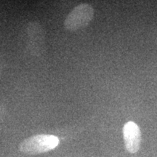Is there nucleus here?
<instances>
[{
    "label": "nucleus",
    "mask_w": 157,
    "mask_h": 157,
    "mask_svg": "<svg viewBox=\"0 0 157 157\" xmlns=\"http://www.w3.org/2000/svg\"><path fill=\"white\" fill-rule=\"evenodd\" d=\"M59 144L58 137L52 135H36L25 139L19 145V151L23 154L36 155L53 150Z\"/></svg>",
    "instance_id": "f257e3e1"
},
{
    "label": "nucleus",
    "mask_w": 157,
    "mask_h": 157,
    "mask_svg": "<svg viewBox=\"0 0 157 157\" xmlns=\"http://www.w3.org/2000/svg\"><path fill=\"white\" fill-rule=\"evenodd\" d=\"M95 11L88 3H81L72 10L66 16L63 23L65 29L76 31L87 27L93 21Z\"/></svg>",
    "instance_id": "f03ea898"
},
{
    "label": "nucleus",
    "mask_w": 157,
    "mask_h": 157,
    "mask_svg": "<svg viewBox=\"0 0 157 157\" xmlns=\"http://www.w3.org/2000/svg\"><path fill=\"white\" fill-rule=\"evenodd\" d=\"M123 137L127 151L130 154H135L138 151L141 143V132L136 123L128 121L124 125Z\"/></svg>",
    "instance_id": "7ed1b4c3"
},
{
    "label": "nucleus",
    "mask_w": 157,
    "mask_h": 157,
    "mask_svg": "<svg viewBox=\"0 0 157 157\" xmlns=\"http://www.w3.org/2000/svg\"><path fill=\"white\" fill-rule=\"evenodd\" d=\"M29 37V47L31 49L43 47L44 43V31L41 24L36 21H31L26 27Z\"/></svg>",
    "instance_id": "20e7f679"
},
{
    "label": "nucleus",
    "mask_w": 157,
    "mask_h": 157,
    "mask_svg": "<svg viewBox=\"0 0 157 157\" xmlns=\"http://www.w3.org/2000/svg\"><path fill=\"white\" fill-rule=\"evenodd\" d=\"M2 73V67H1V65H0V75H1Z\"/></svg>",
    "instance_id": "39448f33"
}]
</instances>
